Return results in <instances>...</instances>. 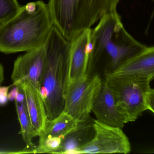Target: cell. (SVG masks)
<instances>
[{"mask_svg": "<svg viewBox=\"0 0 154 154\" xmlns=\"http://www.w3.org/2000/svg\"><path fill=\"white\" fill-rule=\"evenodd\" d=\"M53 26L48 4L41 0L29 2L0 26V52H27L40 47Z\"/></svg>", "mask_w": 154, "mask_h": 154, "instance_id": "1", "label": "cell"}, {"mask_svg": "<svg viewBox=\"0 0 154 154\" xmlns=\"http://www.w3.org/2000/svg\"><path fill=\"white\" fill-rule=\"evenodd\" d=\"M152 1H153V0H152Z\"/></svg>", "mask_w": 154, "mask_h": 154, "instance_id": "21", "label": "cell"}, {"mask_svg": "<svg viewBox=\"0 0 154 154\" xmlns=\"http://www.w3.org/2000/svg\"><path fill=\"white\" fill-rule=\"evenodd\" d=\"M91 111L96 120L105 125L122 128L125 124L115 104L113 94L105 82L94 99Z\"/></svg>", "mask_w": 154, "mask_h": 154, "instance_id": "10", "label": "cell"}, {"mask_svg": "<svg viewBox=\"0 0 154 154\" xmlns=\"http://www.w3.org/2000/svg\"><path fill=\"white\" fill-rule=\"evenodd\" d=\"M146 47L127 32L116 11L105 15L91 29L86 48L88 69L103 59H107L111 69H114Z\"/></svg>", "mask_w": 154, "mask_h": 154, "instance_id": "2", "label": "cell"}, {"mask_svg": "<svg viewBox=\"0 0 154 154\" xmlns=\"http://www.w3.org/2000/svg\"><path fill=\"white\" fill-rule=\"evenodd\" d=\"M12 85L8 86L0 87V105H4L8 102V94L10 88Z\"/></svg>", "mask_w": 154, "mask_h": 154, "instance_id": "18", "label": "cell"}, {"mask_svg": "<svg viewBox=\"0 0 154 154\" xmlns=\"http://www.w3.org/2000/svg\"><path fill=\"white\" fill-rule=\"evenodd\" d=\"M94 120L90 117L86 120L79 122L76 128L62 140L60 147L56 153L78 154V149L94 137Z\"/></svg>", "mask_w": 154, "mask_h": 154, "instance_id": "13", "label": "cell"}, {"mask_svg": "<svg viewBox=\"0 0 154 154\" xmlns=\"http://www.w3.org/2000/svg\"><path fill=\"white\" fill-rule=\"evenodd\" d=\"M94 127V137L78 149V154L130 153V142L122 128L108 126L96 119Z\"/></svg>", "mask_w": 154, "mask_h": 154, "instance_id": "7", "label": "cell"}, {"mask_svg": "<svg viewBox=\"0 0 154 154\" xmlns=\"http://www.w3.org/2000/svg\"><path fill=\"white\" fill-rule=\"evenodd\" d=\"M15 87L11 89V91L8 93V98L9 100L13 101L16 100V97L17 95L19 92V87L17 86H14Z\"/></svg>", "mask_w": 154, "mask_h": 154, "instance_id": "19", "label": "cell"}, {"mask_svg": "<svg viewBox=\"0 0 154 154\" xmlns=\"http://www.w3.org/2000/svg\"><path fill=\"white\" fill-rule=\"evenodd\" d=\"M91 29L84 30L70 41L67 85L88 73L86 48Z\"/></svg>", "mask_w": 154, "mask_h": 154, "instance_id": "11", "label": "cell"}, {"mask_svg": "<svg viewBox=\"0 0 154 154\" xmlns=\"http://www.w3.org/2000/svg\"><path fill=\"white\" fill-rule=\"evenodd\" d=\"M16 86L20 88L25 94L27 109L31 123L38 136L40 137L45 131L48 119L40 91L27 81H22Z\"/></svg>", "mask_w": 154, "mask_h": 154, "instance_id": "12", "label": "cell"}, {"mask_svg": "<svg viewBox=\"0 0 154 154\" xmlns=\"http://www.w3.org/2000/svg\"><path fill=\"white\" fill-rule=\"evenodd\" d=\"M15 104L21 128L20 133L22 135L27 146L33 147L34 145L32 140L34 137L38 136V134L31 123L27 109L26 99L22 102L18 103L15 101Z\"/></svg>", "mask_w": 154, "mask_h": 154, "instance_id": "15", "label": "cell"}, {"mask_svg": "<svg viewBox=\"0 0 154 154\" xmlns=\"http://www.w3.org/2000/svg\"><path fill=\"white\" fill-rule=\"evenodd\" d=\"M47 61L41 82L40 93L48 119L64 110L67 87L70 41L53 26L45 44Z\"/></svg>", "mask_w": 154, "mask_h": 154, "instance_id": "3", "label": "cell"}, {"mask_svg": "<svg viewBox=\"0 0 154 154\" xmlns=\"http://www.w3.org/2000/svg\"><path fill=\"white\" fill-rule=\"evenodd\" d=\"M102 82L97 75L89 74L68 84L65 94L64 110L78 121L86 120Z\"/></svg>", "mask_w": 154, "mask_h": 154, "instance_id": "6", "label": "cell"}, {"mask_svg": "<svg viewBox=\"0 0 154 154\" xmlns=\"http://www.w3.org/2000/svg\"><path fill=\"white\" fill-rule=\"evenodd\" d=\"M120 0H49L53 25L71 41L91 29L105 15L116 11Z\"/></svg>", "mask_w": 154, "mask_h": 154, "instance_id": "4", "label": "cell"}, {"mask_svg": "<svg viewBox=\"0 0 154 154\" xmlns=\"http://www.w3.org/2000/svg\"><path fill=\"white\" fill-rule=\"evenodd\" d=\"M105 75L124 76L152 81L154 76V48L147 47L140 53L129 58Z\"/></svg>", "mask_w": 154, "mask_h": 154, "instance_id": "9", "label": "cell"}, {"mask_svg": "<svg viewBox=\"0 0 154 154\" xmlns=\"http://www.w3.org/2000/svg\"><path fill=\"white\" fill-rule=\"evenodd\" d=\"M104 82L112 92L115 104L125 124L136 121L146 110L154 112V91L151 81L105 75Z\"/></svg>", "mask_w": 154, "mask_h": 154, "instance_id": "5", "label": "cell"}, {"mask_svg": "<svg viewBox=\"0 0 154 154\" xmlns=\"http://www.w3.org/2000/svg\"><path fill=\"white\" fill-rule=\"evenodd\" d=\"M22 7L18 0H0V26L15 17Z\"/></svg>", "mask_w": 154, "mask_h": 154, "instance_id": "16", "label": "cell"}, {"mask_svg": "<svg viewBox=\"0 0 154 154\" xmlns=\"http://www.w3.org/2000/svg\"><path fill=\"white\" fill-rule=\"evenodd\" d=\"M79 122L63 110L55 119H48L45 131L39 137V141L48 137H59L63 139L76 128Z\"/></svg>", "mask_w": 154, "mask_h": 154, "instance_id": "14", "label": "cell"}, {"mask_svg": "<svg viewBox=\"0 0 154 154\" xmlns=\"http://www.w3.org/2000/svg\"><path fill=\"white\" fill-rule=\"evenodd\" d=\"M47 61V54L45 44L18 57L13 66L11 76L12 85L16 86L20 82L27 81L40 91Z\"/></svg>", "mask_w": 154, "mask_h": 154, "instance_id": "8", "label": "cell"}, {"mask_svg": "<svg viewBox=\"0 0 154 154\" xmlns=\"http://www.w3.org/2000/svg\"><path fill=\"white\" fill-rule=\"evenodd\" d=\"M62 139L59 137H48L39 141L37 146L32 149L31 153H56L62 143Z\"/></svg>", "mask_w": 154, "mask_h": 154, "instance_id": "17", "label": "cell"}, {"mask_svg": "<svg viewBox=\"0 0 154 154\" xmlns=\"http://www.w3.org/2000/svg\"><path fill=\"white\" fill-rule=\"evenodd\" d=\"M4 67L2 64L0 63V84L4 80Z\"/></svg>", "mask_w": 154, "mask_h": 154, "instance_id": "20", "label": "cell"}]
</instances>
